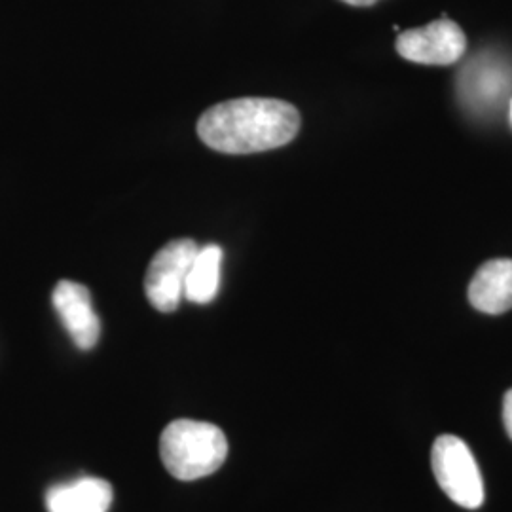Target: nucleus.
Masks as SVG:
<instances>
[{"instance_id": "nucleus-1", "label": "nucleus", "mask_w": 512, "mask_h": 512, "mask_svg": "<svg viewBox=\"0 0 512 512\" xmlns=\"http://www.w3.org/2000/svg\"><path fill=\"white\" fill-rule=\"evenodd\" d=\"M300 129V112L281 99L241 97L205 110L198 122L203 143L222 154H255L285 147Z\"/></svg>"}, {"instance_id": "nucleus-2", "label": "nucleus", "mask_w": 512, "mask_h": 512, "mask_svg": "<svg viewBox=\"0 0 512 512\" xmlns=\"http://www.w3.org/2000/svg\"><path fill=\"white\" fill-rule=\"evenodd\" d=\"M160 456L169 475L192 482L217 473L228 456V440L207 421H171L160 437Z\"/></svg>"}, {"instance_id": "nucleus-3", "label": "nucleus", "mask_w": 512, "mask_h": 512, "mask_svg": "<svg viewBox=\"0 0 512 512\" xmlns=\"http://www.w3.org/2000/svg\"><path fill=\"white\" fill-rule=\"evenodd\" d=\"M433 473L442 492L459 507L475 511L484 503V482L473 452L456 435H440L431 452Z\"/></svg>"}, {"instance_id": "nucleus-4", "label": "nucleus", "mask_w": 512, "mask_h": 512, "mask_svg": "<svg viewBox=\"0 0 512 512\" xmlns=\"http://www.w3.org/2000/svg\"><path fill=\"white\" fill-rule=\"evenodd\" d=\"M198 249V243L192 239H175L152 258L145 277V293L156 310L171 313L179 308L186 275Z\"/></svg>"}, {"instance_id": "nucleus-5", "label": "nucleus", "mask_w": 512, "mask_h": 512, "mask_svg": "<svg viewBox=\"0 0 512 512\" xmlns=\"http://www.w3.org/2000/svg\"><path fill=\"white\" fill-rule=\"evenodd\" d=\"M465 50L467 37L452 19H437L397 37L399 55L420 65H452L463 57Z\"/></svg>"}, {"instance_id": "nucleus-6", "label": "nucleus", "mask_w": 512, "mask_h": 512, "mask_svg": "<svg viewBox=\"0 0 512 512\" xmlns=\"http://www.w3.org/2000/svg\"><path fill=\"white\" fill-rule=\"evenodd\" d=\"M55 311L63 327L80 349H92L101 336V323L93 310L92 294L74 281H59L52 294Z\"/></svg>"}, {"instance_id": "nucleus-7", "label": "nucleus", "mask_w": 512, "mask_h": 512, "mask_svg": "<svg viewBox=\"0 0 512 512\" xmlns=\"http://www.w3.org/2000/svg\"><path fill=\"white\" fill-rule=\"evenodd\" d=\"M511 82L512 71L501 59L480 55L459 74V95L469 109H488L512 86Z\"/></svg>"}, {"instance_id": "nucleus-8", "label": "nucleus", "mask_w": 512, "mask_h": 512, "mask_svg": "<svg viewBox=\"0 0 512 512\" xmlns=\"http://www.w3.org/2000/svg\"><path fill=\"white\" fill-rule=\"evenodd\" d=\"M469 300L476 310L499 315L512 308V260L497 258L478 268L471 285Z\"/></svg>"}, {"instance_id": "nucleus-9", "label": "nucleus", "mask_w": 512, "mask_h": 512, "mask_svg": "<svg viewBox=\"0 0 512 512\" xmlns=\"http://www.w3.org/2000/svg\"><path fill=\"white\" fill-rule=\"evenodd\" d=\"M112 486L103 478L82 476L52 486L46 494L48 512H107L112 505Z\"/></svg>"}, {"instance_id": "nucleus-10", "label": "nucleus", "mask_w": 512, "mask_h": 512, "mask_svg": "<svg viewBox=\"0 0 512 512\" xmlns=\"http://www.w3.org/2000/svg\"><path fill=\"white\" fill-rule=\"evenodd\" d=\"M222 249L211 243L200 247L194 256L184 283V298L194 304H209L215 300L220 287Z\"/></svg>"}, {"instance_id": "nucleus-11", "label": "nucleus", "mask_w": 512, "mask_h": 512, "mask_svg": "<svg viewBox=\"0 0 512 512\" xmlns=\"http://www.w3.org/2000/svg\"><path fill=\"white\" fill-rule=\"evenodd\" d=\"M503 423L512 439V389L505 393V399H503Z\"/></svg>"}, {"instance_id": "nucleus-12", "label": "nucleus", "mask_w": 512, "mask_h": 512, "mask_svg": "<svg viewBox=\"0 0 512 512\" xmlns=\"http://www.w3.org/2000/svg\"><path fill=\"white\" fill-rule=\"evenodd\" d=\"M342 2H346L349 6H372L378 0H342Z\"/></svg>"}, {"instance_id": "nucleus-13", "label": "nucleus", "mask_w": 512, "mask_h": 512, "mask_svg": "<svg viewBox=\"0 0 512 512\" xmlns=\"http://www.w3.org/2000/svg\"><path fill=\"white\" fill-rule=\"evenodd\" d=\"M511 122H512V101H511Z\"/></svg>"}]
</instances>
